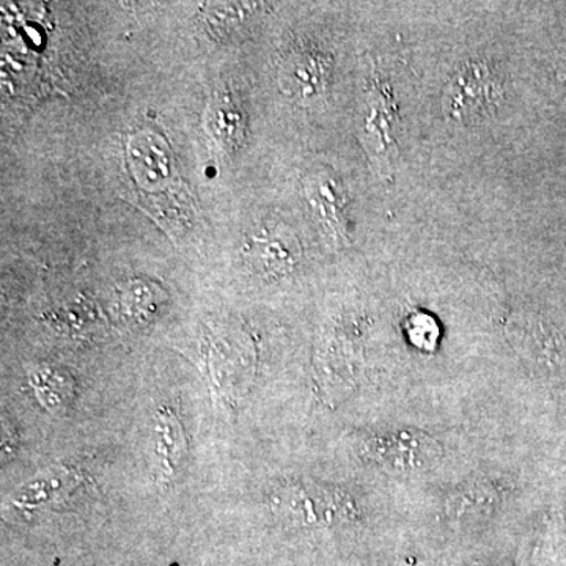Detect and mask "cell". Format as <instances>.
Masks as SVG:
<instances>
[{"label": "cell", "instance_id": "obj_9", "mask_svg": "<svg viewBox=\"0 0 566 566\" xmlns=\"http://www.w3.org/2000/svg\"><path fill=\"white\" fill-rule=\"evenodd\" d=\"M31 386L43 408L61 412L70 408L76 397V381L70 371L52 365H41L31 375Z\"/></svg>", "mask_w": 566, "mask_h": 566}, {"label": "cell", "instance_id": "obj_12", "mask_svg": "<svg viewBox=\"0 0 566 566\" xmlns=\"http://www.w3.org/2000/svg\"><path fill=\"white\" fill-rule=\"evenodd\" d=\"M159 301L156 297V290L145 285L144 282L129 283L122 293V308L126 315L145 322L158 312Z\"/></svg>", "mask_w": 566, "mask_h": 566}, {"label": "cell", "instance_id": "obj_1", "mask_svg": "<svg viewBox=\"0 0 566 566\" xmlns=\"http://www.w3.org/2000/svg\"><path fill=\"white\" fill-rule=\"evenodd\" d=\"M502 96L504 82L497 69L485 59H472L447 82L442 106L450 120L476 125L497 111Z\"/></svg>", "mask_w": 566, "mask_h": 566}, {"label": "cell", "instance_id": "obj_6", "mask_svg": "<svg viewBox=\"0 0 566 566\" xmlns=\"http://www.w3.org/2000/svg\"><path fill=\"white\" fill-rule=\"evenodd\" d=\"M249 253L260 273L268 277H282L296 266L300 260V243L293 233L271 230L253 238Z\"/></svg>", "mask_w": 566, "mask_h": 566}, {"label": "cell", "instance_id": "obj_10", "mask_svg": "<svg viewBox=\"0 0 566 566\" xmlns=\"http://www.w3.org/2000/svg\"><path fill=\"white\" fill-rule=\"evenodd\" d=\"M307 186V196L315 211L333 232L335 240H345L346 223L344 219L345 197L338 191L337 181L334 178L318 177Z\"/></svg>", "mask_w": 566, "mask_h": 566}, {"label": "cell", "instance_id": "obj_4", "mask_svg": "<svg viewBox=\"0 0 566 566\" xmlns=\"http://www.w3.org/2000/svg\"><path fill=\"white\" fill-rule=\"evenodd\" d=\"M329 76V61L316 48H296L283 59L282 91L297 102H311L322 95Z\"/></svg>", "mask_w": 566, "mask_h": 566}, {"label": "cell", "instance_id": "obj_11", "mask_svg": "<svg viewBox=\"0 0 566 566\" xmlns=\"http://www.w3.org/2000/svg\"><path fill=\"white\" fill-rule=\"evenodd\" d=\"M262 3L255 2H211L203 3L205 25L216 39H226L245 28L251 18L260 11Z\"/></svg>", "mask_w": 566, "mask_h": 566}, {"label": "cell", "instance_id": "obj_2", "mask_svg": "<svg viewBox=\"0 0 566 566\" xmlns=\"http://www.w3.org/2000/svg\"><path fill=\"white\" fill-rule=\"evenodd\" d=\"M270 505L275 515L296 524L333 523L344 513L337 493L314 483H285L270 495Z\"/></svg>", "mask_w": 566, "mask_h": 566}, {"label": "cell", "instance_id": "obj_7", "mask_svg": "<svg viewBox=\"0 0 566 566\" xmlns=\"http://www.w3.org/2000/svg\"><path fill=\"white\" fill-rule=\"evenodd\" d=\"M80 483V475L70 469H54L46 474L36 475L29 480L11 495V504L17 509L36 510L41 506L55 504L69 495Z\"/></svg>", "mask_w": 566, "mask_h": 566}, {"label": "cell", "instance_id": "obj_5", "mask_svg": "<svg viewBox=\"0 0 566 566\" xmlns=\"http://www.w3.org/2000/svg\"><path fill=\"white\" fill-rule=\"evenodd\" d=\"M207 129L229 155H234L243 147L248 115L232 92L218 91L211 96L207 109Z\"/></svg>", "mask_w": 566, "mask_h": 566}, {"label": "cell", "instance_id": "obj_8", "mask_svg": "<svg viewBox=\"0 0 566 566\" xmlns=\"http://www.w3.org/2000/svg\"><path fill=\"white\" fill-rule=\"evenodd\" d=\"M153 442L159 472L164 479H170L186 452L185 427L170 406H163L156 411Z\"/></svg>", "mask_w": 566, "mask_h": 566}, {"label": "cell", "instance_id": "obj_3", "mask_svg": "<svg viewBox=\"0 0 566 566\" xmlns=\"http://www.w3.org/2000/svg\"><path fill=\"white\" fill-rule=\"evenodd\" d=\"M509 338L521 357L535 370L553 375L565 374V340L545 323L513 318L509 323Z\"/></svg>", "mask_w": 566, "mask_h": 566}]
</instances>
